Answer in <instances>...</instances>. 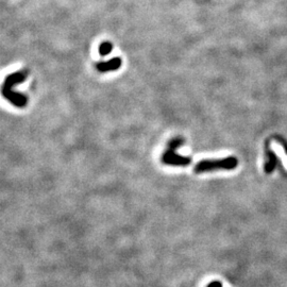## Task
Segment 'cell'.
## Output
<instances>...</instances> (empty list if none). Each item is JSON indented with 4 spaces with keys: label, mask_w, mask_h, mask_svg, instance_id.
I'll use <instances>...</instances> for the list:
<instances>
[{
    "label": "cell",
    "mask_w": 287,
    "mask_h": 287,
    "mask_svg": "<svg viewBox=\"0 0 287 287\" xmlns=\"http://www.w3.org/2000/svg\"><path fill=\"white\" fill-rule=\"evenodd\" d=\"M27 77H28L27 70L13 72L5 78L4 82L1 85V94L3 97L8 101H10L13 106H15L17 108L26 107L28 104V99L25 95L14 92L13 87L17 84L23 83L27 79Z\"/></svg>",
    "instance_id": "1"
},
{
    "label": "cell",
    "mask_w": 287,
    "mask_h": 287,
    "mask_svg": "<svg viewBox=\"0 0 287 287\" xmlns=\"http://www.w3.org/2000/svg\"><path fill=\"white\" fill-rule=\"evenodd\" d=\"M238 165V161L235 157H228L218 160H202L198 162L194 168L195 173L210 172L215 171H232Z\"/></svg>",
    "instance_id": "2"
},
{
    "label": "cell",
    "mask_w": 287,
    "mask_h": 287,
    "mask_svg": "<svg viewBox=\"0 0 287 287\" xmlns=\"http://www.w3.org/2000/svg\"><path fill=\"white\" fill-rule=\"evenodd\" d=\"M184 141L180 137L172 138L168 143L167 150L162 154V163L169 166H188L191 164V158L183 157L175 152V150L183 145Z\"/></svg>",
    "instance_id": "3"
},
{
    "label": "cell",
    "mask_w": 287,
    "mask_h": 287,
    "mask_svg": "<svg viewBox=\"0 0 287 287\" xmlns=\"http://www.w3.org/2000/svg\"><path fill=\"white\" fill-rule=\"evenodd\" d=\"M122 64L121 57H115L111 60H109L107 62H100L96 64V68L98 69L100 72H108V71H114L120 68V66Z\"/></svg>",
    "instance_id": "4"
},
{
    "label": "cell",
    "mask_w": 287,
    "mask_h": 287,
    "mask_svg": "<svg viewBox=\"0 0 287 287\" xmlns=\"http://www.w3.org/2000/svg\"><path fill=\"white\" fill-rule=\"evenodd\" d=\"M265 153H266V157H267L268 161L264 165V171L266 173H271V172H275L277 165L279 164V158L275 153V151H272L269 147H267V149H266V151H265Z\"/></svg>",
    "instance_id": "5"
},
{
    "label": "cell",
    "mask_w": 287,
    "mask_h": 287,
    "mask_svg": "<svg viewBox=\"0 0 287 287\" xmlns=\"http://www.w3.org/2000/svg\"><path fill=\"white\" fill-rule=\"evenodd\" d=\"M112 50H113L112 43L105 42V43H102L99 47V54L102 57H105V56H108L109 54H111Z\"/></svg>",
    "instance_id": "6"
},
{
    "label": "cell",
    "mask_w": 287,
    "mask_h": 287,
    "mask_svg": "<svg viewBox=\"0 0 287 287\" xmlns=\"http://www.w3.org/2000/svg\"><path fill=\"white\" fill-rule=\"evenodd\" d=\"M276 139L278 141V143L283 147V149H284L285 153L287 154V141H286V139L283 138V137H281V136H276Z\"/></svg>",
    "instance_id": "7"
},
{
    "label": "cell",
    "mask_w": 287,
    "mask_h": 287,
    "mask_svg": "<svg viewBox=\"0 0 287 287\" xmlns=\"http://www.w3.org/2000/svg\"><path fill=\"white\" fill-rule=\"evenodd\" d=\"M208 287H223V284L220 283L219 281H214V282H212L208 285Z\"/></svg>",
    "instance_id": "8"
}]
</instances>
